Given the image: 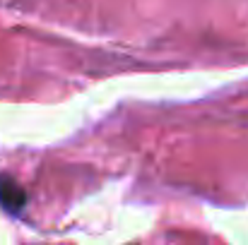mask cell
<instances>
[{"label": "cell", "instance_id": "1", "mask_svg": "<svg viewBox=\"0 0 248 245\" xmlns=\"http://www.w3.org/2000/svg\"><path fill=\"white\" fill-rule=\"evenodd\" d=\"M27 204V192L24 187L12 178V175H0V207L17 214Z\"/></svg>", "mask_w": 248, "mask_h": 245}]
</instances>
